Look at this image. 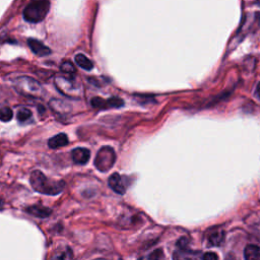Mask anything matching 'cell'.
<instances>
[{"mask_svg": "<svg viewBox=\"0 0 260 260\" xmlns=\"http://www.w3.org/2000/svg\"><path fill=\"white\" fill-rule=\"evenodd\" d=\"M30 183L34 190L47 195H57L62 192L65 187L64 181L49 179L39 170H35L32 172Z\"/></svg>", "mask_w": 260, "mask_h": 260, "instance_id": "6da1fadb", "label": "cell"}, {"mask_svg": "<svg viewBox=\"0 0 260 260\" xmlns=\"http://www.w3.org/2000/svg\"><path fill=\"white\" fill-rule=\"evenodd\" d=\"M14 87L18 93L28 98L39 99L43 96V88L35 79L30 77H19L14 81Z\"/></svg>", "mask_w": 260, "mask_h": 260, "instance_id": "7a4b0ae2", "label": "cell"}, {"mask_svg": "<svg viewBox=\"0 0 260 260\" xmlns=\"http://www.w3.org/2000/svg\"><path fill=\"white\" fill-rule=\"evenodd\" d=\"M50 10V3L47 0L30 3L24 10V19L29 23H40L48 15Z\"/></svg>", "mask_w": 260, "mask_h": 260, "instance_id": "3957f363", "label": "cell"}, {"mask_svg": "<svg viewBox=\"0 0 260 260\" xmlns=\"http://www.w3.org/2000/svg\"><path fill=\"white\" fill-rule=\"evenodd\" d=\"M116 153L111 146H103L95 158V167L100 172H108L113 168L116 162Z\"/></svg>", "mask_w": 260, "mask_h": 260, "instance_id": "277c9868", "label": "cell"}, {"mask_svg": "<svg viewBox=\"0 0 260 260\" xmlns=\"http://www.w3.org/2000/svg\"><path fill=\"white\" fill-rule=\"evenodd\" d=\"M55 86L58 91L67 98L80 99L82 97V88L74 83V81L66 79L63 76L55 78Z\"/></svg>", "mask_w": 260, "mask_h": 260, "instance_id": "5b68a950", "label": "cell"}, {"mask_svg": "<svg viewBox=\"0 0 260 260\" xmlns=\"http://www.w3.org/2000/svg\"><path fill=\"white\" fill-rule=\"evenodd\" d=\"M92 106L96 109H109V108H121L124 106V101L120 98L113 97L108 100L96 97L92 100Z\"/></svg>", "mask_w": 260, "mask_h": 260, "instance_id": "8992f818", "label": "cell"}, {"mask_svg": "<svg viewBox=\"0 0 260 260\" xmlns=\"http://www.w3.org/2000/svg\"><path fill=\"white\" fill-rule=\"evenodd\" d=\"M109 186L111 187L114 192L120 194V195H124L126 190H127V184H125L124 182V177L121 176L118 173H113L109 177L108 180Z\"/></svg>", "mask_w": 260, "mask_h": 260, "instance_id": "52a82bcc", "label": "cell"}, {"mask_svg": "<svg viewBox=\"0 0 260 260\" xmlns=\"http://www.w3.org/2000/svg\"><path fill=\"white\" fill-rule=\"evenodd\" d=\"M173 260H203V255L190 249H179L174 252Z\"/></svg>", "mask_w": 260, "mask_h": 260, "instance_id": "ba28073f", "label": "cell"}, {"mask_svg": "<svg viewBox=\"0 0 260 260\" xmlns=\"http://www.w3.org/2000/svg\"><path fill=\"white\" fill-rule=\"evenodd\" d=\"M50 108L58 115H67L71 111V105L64 100L53 99L49 102Z\"/></svg>", "mask_w": 260, "mask_h": 260, "instance_id": "9c48e42d", "label": "cell"}, {"mask_svg": "<svg viewBox=\"0 0 260 260\" xmlns=\"http://www.w3.org/2000/svg\"><path fill=\"white\" fill-rule=\"evenodd\" d=\"M28 45L30 46L31 50L40 57H45L49 54H51V50L49 47H47L45 44H43L41 41L37 40V39H29L28 40Z\"/></svg>", "mask_w": 260, "mask_h": 260, "instance_id": "30bf717a", "label": "cell"}, {"mask_svg": "<svg viewBox=\"0 0 260 260\" xmlns=\"http://www.w3.org/2000/svg\"><path fill=\"white\" fill-rule=\"evenodd\" d=\"M71 157L73 162L79 165H86L91 158V152L88 148L85 147H78L74 148L71 152Z\"/></svg>", "mask_w": 260, "mask_h": 260, "instance_id": "8fae6325", "label": "cell"}, {"mask_svg": "<svg viewBox=\"0 0 260 260\" xmlns=\"http://www.w3.org/2000/svg\"><path fill=\"white\" fill-rule=\"evenodd\" d=\"M27 211L29 213H31L34 216L37 217H41V218H45L50 216V214L52 213V209L43 205H32L29 206L27 208Z\"/></svg>", "mask_w": 260, "mask_h": 260, "instance_id": "7c38bea8", "label": "cell"}, {"mask_svg": "<svg viewBox=\"0 0 260 260\" xmlns=\"http://www.w3.org/2000/svg\"><path fill=\"white\" fill-rule=\"evenodd\" d=\"M68 144V137L65 133H59L48 140V145L51 148H60Z\"/></svg>", "mask_w": 260, "mask_h": 260, "instance_id": "4fadbf2b", "label": "cell"}, {"mask_svg": "<svg viewBox=\"0 0 260 260\" xmlns=\"http://www.w3.org/2000/svg\"><path fill=\"white\" fill-rule=\"evenodd\" d=\"M245 260H260V247L249 244L244 250Z\"/></svg>", "mask_w": 260, "mask_h": 260, "instance_id": "5bb4252c", "label": "cell"}, {"mask_svg": "<svg viewBox=\"0 0 260 260\" xmlns=\"http://www.w3.org/2000/svg\"><path fill=\"white\" fill-rule=\"evenodd\" d=\"M60 69L62 71V73L64 74L63 77H65L66 79H69L71 81H74L77 78V69L74 67V65L71 62L65 61L61 64Z\"/></svg>", "mask_w": 260, "mask_h": 260, "instance_id": "9a60e30c", "label": "cell"}, {"mask_svg": "<svg viewBox=\"0 0 260 260\" xmlns=\"http://www.w3.org/2000/svg\"><path fill=\"white\" fill-rule=\"evenodd\" d=\"M224 240H225V232L221 230L210 233L207 238L208 244L211 246H219L224 243Z\"/></svg>", "mask_w": 260, "mask_h": 260, "instance_id": "2e32d148", "label": "cell"}, {"mask_svg": "<svg viewBox=\"0 0 260 260\" xmlns=\"http://www.w3.org/2000/svg\"><path fill=\"white\" fill-rule=\"evenodd\" d=\"M76 62L80 67H82L83 69H86V70H92L94 67L93 62L84 54H78L76 56Z\"/></svg>", "mask_w": 260, "mask_h": 260, "instance_id": "e0dca14e", "label": "cell"}, {"mask_svg": "<svg viewBox=\"0 0 260 260\" xmlns=\"http://www.w3.org/2000/svg\"><path fill=\"white\" fill-rule=\"evenodd\" d=\"M14 113H13V110L9 107H4L0 109V120L4 121V122H9L13 119Z\"/></svg>", "mask_w": 260, "mask_h": 260, "instance_id": "ac0fdd59", "label": "cell"}, {"mask_svg": "<svg viewBox=\"0 0 260 260\" xmlns=\"http://www.w3.org/2000/svg\"><path fill=\"white\" fill-rule=\"evenodd\" d=\"M32 117V112L31 111L29 110V109H27V108H21L20 110H19V112H18V115H17V118H18V121L19 122H26V121H28L30 118Z\"/></svg>", "mask_w": 260, "mask_h": 260, "instance_id": "d6986e66", "label": "cell"}, {"mask_svg": "<svg viewBox=\"0 0 260 260\" xmlns=\"http://www.w3.org/2000/svg\"><path fill=\"white\" fill-rule=\"evenodd\" d=\"M163 257H164L163 250H161V249H157V250L153 251L152 253H150L148 255L139 258L138 260H162Z\"/></svg>", "mask_w": 260, "mask_h": 260, "instance_id": "ffe728a7", "label": "cell"}, {"mask_svg": "<svg viewBox=\"0 0 260 260\" xmlns=\"http://www.w3.org/2000/svg\"><path fill=\"white\" fill-rule=\"evenodd\" d=\"M203 260H218V257L214 252H206L203 254Z\"/></svg>", "mask_w": 260, "mask_h": 260, "instance_id": "44dd1931", "label": "cell"}, {"mask_svg": "<svg viewBox=\"0 0 260 260\" xmlns=\"http://www.w3.org/2000/svg\"><path fill=\"white\" fill-rule=\"evenodd\" d=\"M6 101H8V97H7V91L3 88H0V104L5 103Z\"/></svg>", "mask_w": 260, "mask_h": 260, "instance_id": "7402d4cb", "label": "cell"}, {"mask_svg": "<svg viewBox=\"0 0 260 260\" xmlns=\"http://www.w3.org/2000/svg\"><path fill=\"white\" fill-rule=\"evenodd\" d=\"M52 260H65V254H60L52 258Z\"/></svg>", "mask_w": 260, "mask_h": 260, "instance_id": "603a6c76", "label": "cell"}, {"mask_svg": "<svg viewBox=\"0 0 260 260\" xmlns=\"http://www.w3.org/2000/svg\"><path fill=\"white\" fill-rule=\"evenodd\" d=\"M255 96L257 97V99H260V83L257 85L256 87V91H255Z\"/></svg>", "mask_w": 260, "mask_h": 260, "instance_id": "cb8c5ba5", "label": "cell"}, {"mask_svg": "<svg viewBox=\"0 0 260 260\" xmlns=\"http://www.w3.org/2000/svg\"><path fill=\"white\" fill-rule=\"evenodd\" d=\"M96 260H110V259H105V258H99V259H96Z\"/></svg>", "mask_w": 260, "mask_h": 260, "instance_id": "d4e9b609", "label": "cell"}, {"mask_svg": "<svg viewBox=\"0 0 260 260\" xmlns=\"http://www.w3.org/2000/svg\"><path fill=\"white\" fill-rule=\"evenodd\" d=\"M0 204H2V202H0Z\"/></svg>", "mask_w": 260, "mask_h": 260, "instance_id": "484cf974", "label": "cell"}]
</instances>
